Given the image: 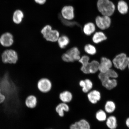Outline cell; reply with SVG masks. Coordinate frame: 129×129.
Wrapping results in <instances>:
<instances>
[{
    "label": "cell",
    "mask_w": 129,
    "mask_h": 129,
    "mask_svg": "<svg viewBox=\"0 0 129 129\" xmlns=\"http://www.w3.org/2000/svg\"><path fill=\"white\" fill-rule=\"evenodd\" d=\"M88 56L84 55L81 57L79 62L82 64L81 70L85 74H94L99 71V62L93 60L89 62Z\"/></svg>",
    "instance_id": "1"
},
{
    "label": "cell",
    "mask_w": 129,
    "mask_h": 129,
    "mask_svg": "<svg viewBox=\"0 0 129 129\" xmlns=\"http://www.w3.org/2000/svg\"><path fill=\"white\" fill-rule=\"evenodd\" d=\"M97 6L98 11L104 16L110 17L115 10V5L109 0H98Z\"/></svg>",
    "instance_id": "2"
},
{
    "label": "cell",
    "mask_w": 129,
    "mask_h": 129,
    "mask_svg": "<svg viewBox=\"0 0 129 129\" xmlns=\"http://www.w3.org/2000/svg\"><path fill=\"white\" fill-rule=\"evenodd\" d=\"M41 33L47 41L55 42H57L60 37V34L57 30L53 29L51 25H47L42 28Z\"/></svg>",
    "instance_id": "3"
},
{
    "label": "cell",
    "mask_w": 129,
    "mask_h": 129,
    "mask_svg": "<svg viewBox=\"0 0 129 129\" xmlns=\"http://www.w3.org/2000/svg\"><path fill=\"white\" fill-rule=\"evenodd\" d=\"M129 63V57L124 53L117 55L112 61L114 67L121 70H124L128 67Z\"/></svg>",
    "instance_id": "4"
},
{
    "label": "cell",
    "mask_w": 129,
    "mask_h": 129,
    "mask_svg": "<svg viewBox=\"0 0 129 129\" xmlns=\"http://www.w3.org/2000/svg\"><path fill=\"white\" fill-rule=\"evenodd\" d=\"M62 60L66 62L79 61L81 58L79 50L77 47L71 48L62 55Z\"/></svg>",
    "instance_id": "5"
},
{
    "label": "cell",
    "mask_w": 129,
    "mask_h": 129,
    "mask_svg": "<svg viewBox=\"0 0 129 129\" xmlns=\"http://www.w3.org/2000/svg\"><path fill=\"white\" fill-rule=\"evenodd\" d=\"M1 57L4 63L15 64L18 59L17 52L12 49L5 50L3 53Z\"/></svg>",
    "instance_id": "6"
},
{
    "label": "cell",
    "mask_w": 129,
    "mask_h": 129,
    "mask_svg": "<svg viewBox=\"0 0 129 129\" xmlns=\"http://www.w3.org/2000/svg\"><path fill=\"white\" fill-rule=\"evenodd\" d=\"M61 17L66 20H73L75 17V9L71 5L64 6L61 10Z\"/></svg>",
    "instance_id": "7"
},
{
    "label": "cell",
    "mask_w": 129,
    "mask_h": 129,
    "mask_svg": "<svg viewBox=\"0 0 129 129\" xmlns=\"http://www.w3.org/2000/svg\"><path fill=\"white\" fill-rule=\"evenodd\" d=\"M95 23L98 28L104 30L109 28L110 26L111 20L109 16H98L95 19Z\"/></svg>",
    "instance_id": "8"
},
{
    "label": "cell",
    "mask_w": 129,
    "mask_h": 129,
    "mask_svg": "<svg viewBox=\"0 0 129 129\" xmlns=\"http://www.w3.org/2000/svg\"><path fill=\"white\" fill-rule=\"evenodd\" d=\"M37 85V88L40 92L44 93L49 92L52 87L50 80L46 78H42L39 80Z\"/></svg>",
    "instance_id": "9"
},
{
    "label": "cell",
    "mask_w": 129,
    "mask_h": 129,
    "mask_svg": "<svg viewBox=\"0 0 129 129\" xmlns=\"http://www.w3.org/2000/svg\"><path fill=\"white\" fill-rule=\"evenodd\" d=\"M14 43L13 35L10 32H5L0 37V43L4 47H10L12 46Z\"/></svg>",
    "instance_id": "10"
},
{
    "label": "cell",
    "mask_w": 129,
    "mask_h": 129,
    "mask_svg": "<svg viewBox=\"0 0 129 129\" xmlns=\"http://www.w3.org/2000/svg\"><path fill=\"white\" fill-rule=\"evenodd\" d=\"M112 65V62L110 59L103 57L101 59L100 63H99V71L101 73H104L111 69Z\"/></svg>",
    "instance_id": "11"
},
{
    "label": "cell",
    "mask_w": 129,
    "mask_h": 129,
    "mask_svg": "<svg viewBox=\"0 0 129 129\" xmlns=\"http://www.w3.org/2000/svg\"><path fill=\"white\" fill-rule=\"evenodd\" d=\"M70 108L68 104L61 102L56 106L55 108L56 112L59 117H63L64 116L65 113L70 111Z\"/></svg>",
    "instance_id": "12"
},
{
    "label": "cell",
    "mask_w": 129,
    "mask_h": 129,
    "mask_svg": "<svg viewBox=\"0 0 129 129\" xmlns=\"http://www.w3.org/2000/svg\"><path fill=\"white\" fill-rule=\"evenodd\" d=\"M87 98L88 101L91 104H96L101 99V93L98 90H92L88 93Z\"/></svg>",
    "instance_id": "13"
},
{
    "label": "cell",
    "mask_w": 129,
    "mask_h": 129,
    "mask_svg": "<svg viewBox=\"0 0 129 129\" xmlns=\"http://www.w3.org/2000/svg\"><path fill=\"white\" fill-rule=\"evenodd\" d=\"M101 81L103 86L109 90L113 89L117 85V80L115 79L105 78Z\"/></svg>",
    "instance_id": "14"
},
{
    "label": "cell",
    "mask_w": 129,
    "mask_h": 129,
    "mask_svg": "<svg viewBox=\"0 0 129 129\" xmlns=\"http://www.w3.org/2000/svg\"><path fill=\"white\" fill-rule=\"evenodd\" d=\"M38 102L37 96L33 95H30L27 96L25 102L26 106L30 109L35 108L38 105Z\"/></svg>",
    "instance_id": "15"
},
{
    "label": "cell",
    "mask_w": 129,
    "mask_h": 129,
    "mask_svg": "<svg viewBox=\"0 0 129 129\" xmlns=\"http://www.w3.org/2000/svg\"><path fill=\"white\" fill-rule=\"evenodd\" d=\"M79 85L82 87V91L85 93H88L91 91L93 86L92 82L89 79L81 80Z\"/></svg>",
    "instance_id": "16"
},
{
    "label": "cell",
    "mask_w": 129,
    "mask_h": 129,
    "mask_svg": "<svg viewBox=\"0 0 129 129\" xmlns=\"http://www.w3.org/2000/svg\"><path fill=\"white\" fill-rule=\"evenodd\" d=\"M59 98L61 102L68 104L72 101L73 96L70 91H65L60 93L59 94Z\"/></svg>",
    "instance_id": "17"
},
{
    "label": "cell",
    "mask_w": 129,
    "mask_h": 129,
    "mask_svg": "<svg viewBox=\"0 0 129 129\" xmlns=\"http://www.w3.org/2000/svg\"><path fill=\"white\" fill-rule=\"evenodd\" d=\"M83 30L85 35L90 36L95 31V25L92 22H87L83 26Z\"/></svg>",
    "instance_id": "18"
},
{
    "label": "cell",
    "mask_w": 129,
    "mask_h": 129,
    "mask_svg": "<svg viewBox=\"0 0 129 129\" xmlns=\"http://www.w3.org/2000/svg\"><path fill=\"white\" fill-rule=\"evenodd\" d=\"M24 17V13L22 10L17 9L13 14L12 20L14 23L19 24L21 23Z\"/></svg>",
    "instance_id": "19"
},
{
    "label": "cell",
    "mask_w": 129,
    "mask_h": 129,
    "mask_svg": "<svg viewBox=\"0 0 129 129\" xmlns=\"http://www.w3.org/2000/svg\"><path fill=\"white\" fill-rule=\"evenodd\" d=\"M118 77L116 72L113 69H111L106 72L103 73H100L98 75V78L100 80L105 78L115 79Z\"/></svg>",
    "instance_id": "20"
},
{
    "label": "cell",
    "mask_w": 129,
    "mask_h": 129,
    "mask_svg": "<svg viewBox=\"0 0 129 129\" xmlns=\"http://www.w3.org/2000/svg\"><path fill=\"white\" fill-rule=\"evenodd\" d=\"M107 39V37L103 32L101 31L96 32L92 37V40L93 43L98 44Z\"/></svg>",
    "instance_id": "21"
},
{
    "label": "cell",
    "mask_w": 129,
    "mask_h": 129,
    "mask_svg": "<svg viewBox=\"0 0 129 129\" xmlns=\"http://www.w3.org/2000/svg\"><path fill=\"white\" fill-rule=\"evenodd\" d=\"M106 125L110 129H116L117 126L116 118L114 116H111L106 120Z\"/></svg>",
    "instance_id": "22"
},
{
    "label": "cell",
    "mask_w": 129,
    "mask_h": 129,
    "mask_svg": "<svg viewBox=\"0 0 129 129\" xmlns=\"http://www.w3.org/2000/svg\"><path fill=\"white\" fill-rule=\"evenodd\" d=\"M57 42L59 46L62 49L65 48L70 42V40L68 36L65 35L60 36Z\"/></svg>",
    "instance_id": "23"
},
{
    "label": "cell",
    "mask_w": 129,
    "mask_h": 129,
    "mask_svg": "<svg viewBox=\"0 0 129 129\" xmlns=\"http://www.w3.org/2000/svg\"><path fill=\"white\" fill-rule=\"evenodd\" d=\"M117 9L119 12L123 14H126L128 12V7L126 2L121 0L118 4Z\"/></svg>",
    "instance_id": "24"
},
{
    "label": "cell",
    "mask_w": 129,
    "mask_h": 129,
    "mask_svg": "<svg viewBox=\"0 0 129 129\" xmlns=\"http://www.w3.org/2000/svg\"><path fill=\"white\" fill-rule=\"evenodd\" d=\"M116 108L115 103L112 101H107L105 105V111L108 113H112L115 111Z\"/></svg>",
    "instance_id": "25"
},
{
    "label": "cell",
    "mask_w": 129,
    "mask_h": 129,
    "mask_svg": "<svg viewBox=\"0 0 129 129\" xmlns=\"http://www.w3.org/2000/svg\"><path fill=\"white\" fill-rule=\"evenodd\" d=\"M97 120L100 122H104L107 119V115L105 111L100 109L95 114Z\"/></svg>",
    "instance_id": "26"
},
{
    "label": "cell",
    "mask_w": 129,
    "mask_h": 129,
    "mask_svg": "<svg viewBox=\"0 0 129 129\" xmlns=\"http://www.w3.org/2000/svg\"><path fill=\"white\" fill-rule=\"evenodd\" d=\"M80 129H91V125L86 119H82L77 121Z\"/></svg>",
    "instance_id": "27"
},
{
    "label": "cell",
    "mask_w": 129,
    "mask_h": 129,
    "mask_svg": "<svg viewBox=\"0 0 129 129\" xmlns=\"http://www.w3.org/2000/svg\"><path fill=\"white\" fill-rule=\"evenodd\" d=\"M84 49L85 52L90 55H94L96 54V48L93 45L91 44H88L85 45Z\"/></svg>",
    "instance_id": "28"
},
{
    "label": "cell",
    "mask_w": 129,
    "mask_h": 129,
    "mask_svg": "<svg viewBox=\"0 0 129 129\" xmlns=\"http://www.w3.org/2000/svg\"><path fill=\"white\" fill-rule=\"evenodd\" d=\"M59 19H60L61 21L64 25L67 26L72 27L75 26V25L79 26V24L76 21H74L72 20H64L63 19L60 15L59 16Z\"/></svg>",
    "instance_id": "29"
},
{
    "label": "cell",
    "mask_w": 129,
    "mask_h": 129,
    "mask_svg": "<svg viewBox=\"0 0 129 129\" xmlns=\"http://www.w3.org/2000/svg\"><path fill=\"white\" fill-rule=\"evenodd\" d=\"M69 129H80L77 121L72 123L69 126Z\"/></svg>",
    "instance_id": "30"
},
{
    "label": "cell",
    "mask_w": 129,
    "mask_h": 129,
    "mask_svg": "<svg viewBox=\"0 0 129 129\" xmlns=\"http://www.w3.org/2000/svg\"><path fill=\"white\" fill-rule=\"evenodd\" d=\"M5 99L6 97L2 92L1 89L0 88V104L4 103Z\"/></svg>",
    "instance_id": "31"
},
{
    "label": "cell",
    "mask_w": 129,
    "mask_h": 129,
    "mask_svg": "<svg viewBox=\"0 0 129 129\" xmlns=\"http://www.w3.org/2000/svg\"><path fill=\"white\" fill-rule=\"evenodd\" d=\"M35 3L40 5H43L46 4L47 0H34Z\"/></svg>",
    "instance_id": "32"
},
{
    "label": "cell",
    "mask_w": 129,
    "mask_h": 129,
    "mask_svg": "<svg viewBox=\"0 0 129 129\" xmlns=\"http://www.w3.org/2000/svg\"><path fill=\"white\" fill-rule=\"evenodd\" d=\"M125 124L126 126L129 128V117L126 120Z\"/></svg>",
    "instance_id": "33"
},
{
    "label": "cell",
    "mask_w": 129,
    "mask_h": 129,
    "mask_svg": "<svg viewBox=\"0 0 129 129\" xmlns=\"http://www.w3.org/2000/svg\"><path fill=\"white\" fill-rule=\"evenodd\" d=\"M128 68L129 69V63L128 64Z\"/></svg>",
    "instance_id": "34"
},
{
    "label": "cell",
    "mask_w": 129,
    "mask_h": 129,
    "mask_svg": "<svg viewBox=\"0 0 129 129\" xmlns=\"http://www.w3.org/2000/svg\"><path fill=\"white\" fill-rule=\"evenodd\" d=\"M53 129L50 128V129Z\"/></svg>",
    "instance_id": "35"
}]
</instances>
